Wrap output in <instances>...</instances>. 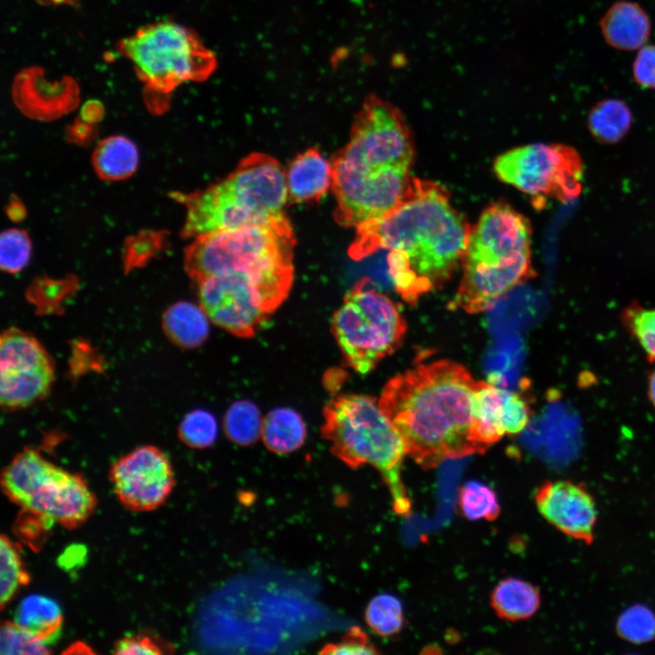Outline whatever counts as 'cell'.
Wrapping results in <instances>:
<instances>
[{
    "label": "cell",
    "instance_id": "obj_1",
    "mask_svg": "<svg viewBox=\"0 0 655 655\" xmlns=\"http://www.w3.org/2000/svg\"><path fill=\"white\" fill-rule=\"evenodd\" d=\"M470 229L443 186L414 177L398 207L356 227L348 255L360 260L388 249L391 281L401 298L414 305L446 283L461 264Z\"/></svg>",
    "mask_w": 655,
    "mask_h": 655
},
{
    "label": "cell",
    "instance_id": "obj_2",
    "mask_svg": "<svg viewBox=\"0 0 655 655\" xmlns=\"http://www.w3.org/2000/svg\"><path fill=\"white\" fill-rule=\"evenodd\" d=\"M412 136L399 109L378 96H367L348 143L331 160L336 222L357 227L398 207L414 180Z\"/></svg>",
    "mask_w": 655,
    "mask_h": 655
},
{
    "label": "cell",
    "instance_id": "obj_3",
    "mask_svg": "<svg viewBox=\"0 0 655 655\" xmlns=\"http://www.w3.org/2000/svg\"><path fill=\"white\" fill-rule=\"evenodd\" d=\"M478 381L464 366L441 359L418 365L385 385L379 408L406 454L423 469L484 452L471 438Z\"/></svg>",
    "mask_w": 655,
    "mask_h": 655
},
{
    "label": "cell",
    "instance_id": "obj_4",
    "mask_svg": "<svg viewBox=\"0 0 655 655\" xmlns=\"http://www.w3.org/2000/svg\"><path fill=\"white\" fill-rule=\"evenodd\" d=\"M296 237L285 214L267 223L195 237L184 266L196 283L231 271L249 275L270 317L288 297L294 279Z\"/></svg>",
    "mask_w": 655,
    "mask_h": 655
},
{
    "label": "cell",
    "instance_id": "obj_5",
    "mask_svg": "<svg viewBox=\"0 0 655 655\" xmlns=\"http://www.w3.org/2000/svg\"><path fill=\"white\" fill-rule=\"evenodd\" d=\"M530 244L531 227L524 216L504 202L489 206L471 227L450 308L486 311L534 277Z\"/></svg>",
    "mask_w": 655,
    "mask_h": 655
},
{
    "label": "cell",
    "instance_id": "obj_6",
    "mask_svg": "<svg viewBox=\"0 0 655 655\" xmlns=\"http://www.w3.org/2000/svg\"><path fill=\"white\" fill-rule=\"evenodd\" d=\"M179 197L186 207L184 237L264 224L284 214L286 169L269 155L252 153L223 180Z\"/></svg>",
    "mask_w": 655,
    "mask_h": 655
},
{
    "label": "cell",
    "instance_id": "obj_7",
    "mask_svg": "<svg viewBox=\"0 0 655 655\" xmlns=\"http://www.w3.org/2000/svg\"><path fill=\"white\" fill-rule=\"evenodd\" d=\"M322 437L331 452L348 467L370 465L387 483L395 511L407 515L411 501L401 479L406 454L404 444L378 401L363 394H341L323 408Z\"/></svg>",
    "mask_w": 655,
    "mask_h": 655
},
{
    "label": "cell",
    "instance_id": "obj_8",
    "mask_svg": "<svg viewBox=\"0 0 655 655\" xmlns=\"http://www.w3.org/2000/svg\"><path fill=\"white\" fill-rule=\"evenodd\" d=\"M1 485L23 509L66 529L84 523L96 506L81 475L59 468L33 448L18 453L5 467Z\"/></svg>",
    "mask_w": 655,
    "mask_h": 655
},
{
    "label": "cell",
    "instance_id": "obj_9",
    "mask_svg": "<svg viewBox=\"0 0 655 655\" xmlns=\"http://www.w3.org/2000/svg\"><path fill=\"white\" fill-rule=\"evenodd\" d=\"M139 79L153 92L168 94L187 81H204L217 67V57L196 32L171 21L140 27L117 44Z\"/></svg>",
    "mask_w": 655,
    "mask_h": 655
},
{
    "label": "cell",
    "instance_id": "obj_10",
    "mask_svg": "<svg viewBox=\"0 0 655 655\" xmlns=\"http://www.w3.org/2000/svg\"><path fill=\"white\" fill-rule=\"evenodd\" d=\"M331 330L346 363L366 375L400 347L407 324L395 303L363 278L345 295Z\"/></svg>",
    "mask_w": 655,
    "mask_h": 655
},
{
    "label": "cell",
    "instance_id": "obj_11",
    "mask_svg": "<svg viewBox=\"0 0 655 655\" xmlns=\"http://www.w3.org/2000/svg\"><path fill=\"white\" fill-rule=\"evenodd\" d=\"M494 171L503 182L532 196L539 207L548 197L569 201L582 189L579 153L561 144H530L499 156Z\"/></svg>",
    "mask_w": 655,
    "mask_h": 655
},
{
    "label": "cell",
    "instance_id": "obj_12",
    "mask_svg": "<svg viewBox=\"0 0 655 655\" xmlns=\"http://www.w3.org/2000/svg\"><path fill=\"white\" fill-rule=\"evenodd\" d=\"M197 285L200 306L208 318L234 336L252 338L269 317L255 284L244 271L217 275Z\"/></svg>",
    "mask_w": 655,
    "mask_h": 655
},
{
    "label": "cell",
    "instance_id": "obj_13",
    "mask_svg": "<svg viewBox=\"0 0 655 655\" xmlns=\"http://www.w3.org/2000/svg\"><path fill=\"white\" fill-rule=\"evenodd\" d=\"M110 479L120 502L130 510L150 511L169 497L175 485L172 466L156 447H139L117 459Z\"/></svg>",
    "mask_w": 655,
    "mask_h": 655
},
{
    "label": "cell",
    "instance_id": "obj_14",
    "mask_svg": "<svg viewBox=\"0 0 655 655\" xmlns=\"http://www.w3.org/2000/svg\"><path fill=\"white\" fill-rule=\"evenodd\" d=\"M531 408L519 393L479 380L474 391L472 440L485 452L505 435L526 428Z\"/></svg>",
    "mask_w": 655,
    "mask_h": 655
},
{
    "label": "cell",
    "instance_id": "obj_15",
    "mask_svg": "<svg viewBox=\"0 0 655 655\" xmlns=\"http://www.w3.org/2000/svg\"><path fill=\"white\" fill-rule=\"evenodd\" d=\"M540 514L559 530L590 540L596 521L593 499L579 485L568 480L543 484L535 494Z\"/></svg>",
    "mask_w": 655,
    "mask_h": 655
},
{
    "label": "cell",
    "instance_id": "obj_16",
    "mask_svg": "<svg viewBox=\"0 0 655 655\" xmlns=\"http://www.w3.org/2000/svg\"><path fill=\"white\" fill-rule=\"evenodd\" d=\"M286 179L290 203L319 201L332 187V164L318 148L310 147L292 159Z\"/></svg>",
    "mask_w": 655,
    "mask_h": 655
},
{
    "label": "cell",
    "instance_id": "obj_17",
    "mask_svg": "<svg viewBox=\"0 0 655 655\" xmlns=\"http://www.w3.org/2000/svg\"><path fill=\"white\" fill-rule=\"evenodd\" d=\"M605 41L613 48L632 51L640 48L650 34V21L641 6L630 1L613 4L600 20Z\"/></svg>",
    "mask_w": 655,
    "mask_h": 655
},
{
    "label": "cell",
    "instance_id": "obj_18",
    "mask_svg": "<svg viewBox=\"0 0 655 655\" xmlns=\"http://www.w3.org/2000/svg\"><path fill=\"white\" fill-rule=\"evenodd\" d=\"M51 367L50 357L34 336L17 328L2 333L0 373L30 372Z\"/></svg>",
    "mask_w": 655,
    "mask_h": 655
},
{
    "label": "cell",
    "instance_id": "obj_19",
    "mask_svg": "<svg viewBox=\"0 0 655 655\" xmlns=\"http://www.w3.org/2000/svg\"><path fill=\"white\" fill-rule=\"evenodd\" d=\"M15 621L35 638L50 645L61 633L63 616L59 605L51 598L32 594L22 600Z\"/></svg>",
    "mask_w": 655,
    "mask_h": 655
},
{
    "label": "cell",
    "instance_id": "obj_20",
    "mask_svg": "<svg viewBox=\"0 0 655 655\" xmlns=\"http://www.w3.org/2000/svg\"><path fill=\"white\" fill-rule=\"evenodd\" d=\"M208 319L200 305L181 301L167 308L163 327L175 344L184 348H196L208 337Z\"/></svg>",
    "mask_w": 655,
    "mask_h": 655
},
{
    "label": "cell",
    "instance_id": "obj_21",
    "mask_svg": "<svg viewBox=\"0 0 655 655\" xmlns=\"http://www.w3.org/2000/svg\"><path fill=\"white\" fill-rule=\"evenodd\" d=\"M261 437L270 451L290 453L304 444L307 427L302 417L294 409L275 408L263 419Z\"/></svg>",
    "mask_w": 655,
    "mask_h": 655
},
{
    "label": "cell",
    "instance_id": "obj_22",
    "mask_svg": "<svg viewBox=\"0 0 655 655\" xmlns=\"http://www.w3.org/2000/svg\"><path fill=\"white\" fill-rule=\"evenodd\" d=\"M539 602L538 590L532 584L515 578L501 580L490 596V603L497 615L511 621L531 617Z\"/></svg>",
    "mask_w": 655,
    "mask_h": 655
},
{
    "label": "cell",
    "instance_id": "obj_23",
    "mask_svg": "<svg viewBox=\"0 0 655 655\" xmlns=\"http://www.w3.org/2000/svg\"><path fill=\"white\" fill-rule=\"evenodd\" d=\"M54 380V368L31 372L0 373V398L4 407H26L43 398Z\"/></svg>",
    "mask_w": 655,
    "mask_h": 655
},
{
    "label": "cell",
    "instance_id": "obj_24",
    "mask_svg": "<svg viewBox=\"0 0 655 655\" xmlns=\"http://www.w3.org/2000/svg\"><path fill=\"white\" fill-rule=\"evenodd\" d=\"M93 163L96 173L103 179H125L130 176L137 166V149L126 137L111 136L98 144Z\"/></svg>",
    "mask_w": 655,
    "mask_h": 655
},
{
    "label": "cell",
    "instance_id": "obj_25",
    "mask_svg": "<svg viewBox=\"0 0 655 655\" xmlns=\"http://www.w3.org/2000/svg\"><path fill=\"white\" fill-rule=\"evenodd\" d=\"M632 123L629 106L619 99H604L590 110L588 118L591 135L605 144H614L622 139Z\"/></svg>",
    "mask_w": 655,
    "mask_h": 655
},
{
    "label": "cell",
    "instance_id": "obj_26",
    "mask_svg": "<svg viewBox=\"0 0 655 655\" xmlns=\"http://www.w3.org/2000/svg\"><path fill=\"white\" fill-rule=\"evenodd\" d=\"M263 419L257 406L250 400L233 402L224 416V430L227 438L239 446H249L261 436Z\"/></svg>",
    "mask_w": 655,
    "mask_h": 655
},
{
    "label": "cell",
    "instance_id": "obj_27",
    "mask_svg": "<svg viewBox=\"0 0 655 655\" xmlns=\"http://www.w3.org/2000/svg\"><path fill=\"white\" fill-rule=\"evenodd\" d=\"M626 331L639 343L650 362H655V308L636 301L626 306L620 316Z\"/></svg>",
    "mask_w": 655,
    "mask_h": 655
},
{
    "label": "cell",
    "instance_id": "obj_28",
    "mask_svg": "<svg viewBox=\"0 0 655 655\" xmlns=\"http://www.w3.org/2000/svg\"><path fill=\"white\" fill-rule=\"evenodd\" d=\"M458 502L462 514L473 520H494L500 512L494 490L476 480L469 481L460 488Z\"/></svg>",
    "mask_w": 655,
    "mask_h": 655
},
{
    "label": "cell",
    "instance_id": "obj_29",
    "mask_svg": "<svg viewBox=\"0 0 655 655\" xmlns=\"http://www.w3.org/2000/svg\"><path fill=\"white\" fill-rule=\"evenodd\" d=\"M0 599L4 608L14 598L18 589L29 582L18 548L7 537L1 536Z\"/></svg>",
    "mask_w": 655,
    "mask_h": 655
},
{
    "label": "cell",
    "instance_id": "obj_30",
    "mask_svg": "<svg viewBox=\"0 0 655 655\" xmlns=\"http://www.w3.org/2000/svg\"><path fill=\"white\" fill-rule=\"evenodd\" d=\"M365 618L374 632L384 637L392 636L398 633L403 626L402 604L392 595H378L367 606Z\"/></svg>",
    "mask_w": 655,
    "mask_h": 655
},
{
    "label": "cell",
    "instance_id": "obj_31",
    "mask_svg": "<svg viewBox=\"0 0 655 655\" xmlns=\"http://www.w3.org/2000/svg\"><path fill=\"white\" fill-rule=\"evenodd\" d=\"M217 429V422L213 414L204 409H195L183 418L178 434L187 446L204 448L215 442Z\"/></svg>",
    "mask_w": 655,
    "mask_h": 655
},
{
    "label": "cell",
    "instance_id": "obj_32",
    "mask_svg": "<svg viewBox=\"0 0 655 655\" xmlns=\"http://www.w3.org/2000/svg\"><path fill=\"white\" fill-rule=\"evenodd\" d=\"M31 254L27 234L20 229H8L0 240V264L3 270L15 273L25 267Z\"/></svg>",
    "mask_w": 655,
    "mask_h": 655
},
{
    "label": "cell",
    "instance_id": "obj_33",
    "mask_svg": "<svg viewBox=\"0 0 655 655\" xmlns=\"http://www.w3.org/2000/svg\"><path fill=\"white\" fill-rule=\"evenodd\" d=\"M618 630L624 639L635 643L651 640L655 637V615L644 606L630 607L620 615Z\"/></svg>",
    "mask_w": 655,
    "mask_h": 655
},
{
    "label": "cell",
    "instance_id": "obj_34",
    "mask_svg": "<svg viewBox=\"0 0 655 655\" xmlns=\"http://www.w3.org/2000/svg\"><path fill=\"white\" fill-rule=\"evenodd\" d=\"M1 654H48V645L35 638L15 621H7L1 627Z\"/></svg>",
    "mask_w": 655,
    "mask_h": 655
},
{
    "label": "cell",
    "instance_id": "obj_35",
    "mask_svg": "<svg viewBox=\"0 0 655 655\" xmlns=\"http://www.w3.org/2000/svg\"><path fill=\"white\" fill-rule=\"evenodd\" d=\"M167 652L166 646L147 633H136L119 640L115 647L116 654H163Z\"/></svg>",
    "mask_w": 655,
    "mask_h": 655
},
{
    "label": "cell",
    "instance_id": "obj_36",
    "mask_svg": "<svg viewBox=\"0 0 655 655\" xmlns=\"http://www.w3.org/2000/svg\"><path fill=\"white\" fill-rule=\"evenodd\" d=\"M322 654H377L375 646L368 641V636L358 627H353L338 643L323 647Z\"/></svg>",
    "mask_w": 655,
    "mask_h": 655
},
{
    "label": "cell",
    "instance_id": "obj_37",
    "mask_svg": "<svg viewBox=\"0 0 655 655\" xmlns=\"http://www.w3.org/2000/svg\"><path fill=\"white\" fill-rule=\"evenodd\" d=\"M635 82L643 88H655V45L640 48L633 62Z\"/></svg>",
    "mask_w": 655,
    "mask_h": 655
},
{
    "label": "cell",
    "instance_id": "obj_38",
    "mask_svg": "<svg viewBox=\"0 0 655 655\" xmlns=\"http://www.w3.org/2000/svg\"><path fill=\"white\" fill-rule=\"evenodd\" d=\"M648 389L647 394L650 402L655 408V368H653L648 375Z\"/></svg>",
    "mask_w": 655,
    "mask_h": 655
},
{
    "label": "cell",
    "instance_id": "obj_39",
    "mask_svg": "<svg viewBox=\"0 0 655 655\" xmlns=\"http://www.w3.org/2000/svg\"><path fill=\"white\" fill-rule=\"evenodd\" d=\"M39 3L43 5H75L77 0H37Z\"/></svg>",
    "mask_w": 655,
    "mask_h": 655
}]
</instances>
